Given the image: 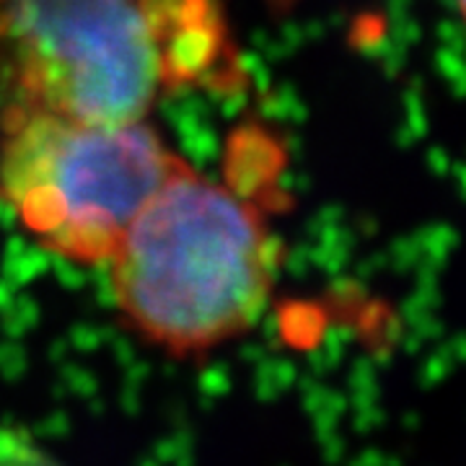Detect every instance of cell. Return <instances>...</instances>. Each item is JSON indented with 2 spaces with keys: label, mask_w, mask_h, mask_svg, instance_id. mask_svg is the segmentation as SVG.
<instances>
[{
  "label": "cell",
  "mask_w": 466,
  "mask_h": 466,
  "mask_svg": "<svg viewBox=\"0 0 466 466\" xmlns=\"http://www.w3.org/2000/svg\"><path fill=\"white\" fill-rule=\"evenodd\" d=\"M106 262L127 327L174 358L247 332L272 285L262 216L187 164L140 208Z\"/></svg>",
  "instance_id": "cell-1"
},
{
  "label": "cell",
  "mask_w": 466,
  "mask_h": 466,
  "mask_svg": "<svg viewBox=\"0 0 466 466\" xmlns=\"http://www.w3.org/2000/svg\"><path fill=\"white\" fill-rule=\"evenodd\" d=\"M0 81L14 112L119 125L146 116L161 67L137 0H0Z\"/></svg>",
  "instance_id": "cell-3"
},
{
  "label": "cell",
  "mask_w": 466,
  "mask_h": 466,
  "mask_svg": "<svg viewBox=\"0 0 466 466\" xmlns=\"http://www.w3.org/2000/svg\"><path fill=\"white\" fill-rule=\"evenodd\" d=\"M456 8H459V14H461V18H464L466 24V0H456Z\"/></svg>",
  "instance_id": "cell-5"
},
{
  "label": "cell",
  "mask_w": 466,
  "mask_h": 466,
  "mask_svg": "<svg viewBox=\"0 0 466 466\" xmlns=\"http://www.w3.org/2000/svg\"><path fill=\"white\" fill-rule=\"evenodd\" d=\"M182 167L158 133L14 112L0 148V187L24 228L70 262L99 265L158 187Z\"/></svg>",
  "instance_id": "cell-2"
},
{
  "label": "cell",
  "mask_w": 466,
  "mask_h": 466,
  "mask_svg": "<svg viewBox=\"0 0 466 466\" xmlns=\"http://www.w3.org/2000/svg\"><path fill=\"white\" fill-rule=\"evenodd\" d=\"M161 84H187L226 52V29L210 0H143Z\"/></svg>",
  "instance_id": "cell-4"
}]
</instances>
